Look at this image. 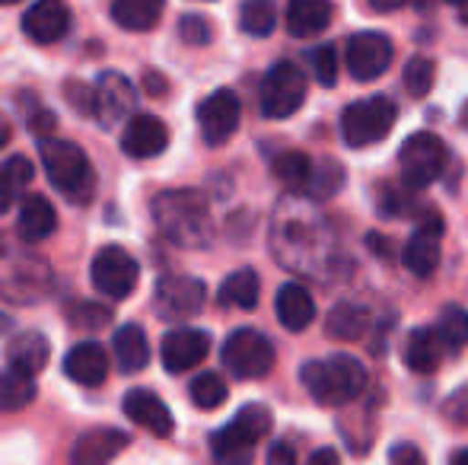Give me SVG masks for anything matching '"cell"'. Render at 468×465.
Segmentation results:
<instances>
[{
  "label": "cell",
  "instance_id": "obj_1",
  "mask_svg": "<svg viewBox=\"0 0 468 465\" xmlns=\"http://www.w3.org/2000/svg\"><path fill=\"white\" fill-rule=\"evenodd\" d=\"M150 214H154V224L160 227V233L179 248H204L214 233L210 205L204 192H195V188L160 192L150 201Z\"/></svg>",
  "mask_w": 468,
  "mask_h": 465
},
{
  "label": "cell",
  "instance_id": "obj_2",
  "mask_svg": "<svg viewBox=\"0 0 468 465\" xmlns=\"http://www.w3.org/2000/svg\"><path fill=\"white\" fill-rule=\"evenodd\" d=\"M38 160L45 166L48 182L70 201V205H90L96 198V169L90 163L87 150L74 141L61 137H38Z\"/></svg>",
  "mask_w": 468,
  "mask_h": 465
},
{
  "label": "cell",
  "instance_id": "obj_3",
  "mask_svg": "<svg viewBox=\"0 0 468 465\" xmlns=\"http://www.w3.org/2000/svg\"><path fill=\"white\" fill-rule=\"evenodd\" d=\"M51 293V268L23 242L0 236V297L16 306L38 303Z\"/></svg>",
  "mask_w": 468,
  "mask_h": 465
},
{
  "label": "cell",
  "instance_id": "obj_4",
  "mask_svg": "<svg viewBox=\"0 0 468 465\" xmlns=\"http://www.w3.org/2000/svg\"><path fill=\"white\" fill-rule=\"evenodd\" d=\"M300 383L313 402L338 408V405L354 402L367 389V366L357 357L332 354L322 360H306L300 370Z\"/></svg>",
  "mask_w": 468,
  "mask_h": 465
},
{
  "label": "cell",
  "instance_id": "obj_5",
  "mask_svg": "<svg viewBox=\"0 0 468 465\" xmlns=\"http://www.w3.org/2000/svg\"><path fill=\"white\" fill-rule=\"evenodd\" d=\"M271 428L274 417L265 405H242L233 421L210 437V453L220 462H249L252 460V449L271 434Z\"/></svg>",
  "mask_w": 468,
  "mask_h": 465
},
{
  "label": "cell",
  "instance_id": "obj_6",
  "mask_svg": "<svg viewBox=\"0 0 468 465\" xmlns=\"http://www.w3.org/2000/svg\"><path fill=\"white\" fill-rule=\"evenodd\" d=\"M446 163H450V147L431 131H414L399 147L401 185L408 192H420V188L433 185L446 173Z\"/></svg>",
  "mask_w": 468,
  "mask_h": 465
},
{
  "label": "cell",
  "instance_id": "obj_7",
  "mask_svg": "<svg viewBox=\"0 0 468 465\" xmlns=\"http://www.w3.org/2000/svg\"><path fill=\"white\" fill-rule=\"evenodd\" d=\"M399 122V109L388 96H370L357 100L341 112V141L351 150H364L386 141Z\"/></svg>",
  "mask_w": 468,
  "mask_h": 465
},
{
  "label": "cell",
  "instance_id": "obj_8",
  "mask_svg": "<svg viewBox=\"0 0 468 465\" xmlns=\"http://www.w3.org/2000/svg\"><path fill=\"white\" fill-rule=\"evenodd\" d=\"M274 344L259 329H236L220 348V360L233 379H265L274 370Z\"/></svg>",
  "mask_w": 468,
  "mask_h": 465
},
{
  "label": "cell",
  "instance_id": "obj_9",
  "mask_svg": "<svg viewBox=\"0 0 468 465\" xmlns=\"http://www.w3.org/2000/svg\"><path fill=\"white\" fill-rule=\"evenodd\" d=\"M261 115L265 118H290L306 102V77L293 61H278L261 80Z\"/></svg>",
  "mask_w": 468,
  "mask_h": 465
},
{
  "label": "cell",
  "instance_id": "obj_10",
  "mask_svg": "<svg viewBox=\"0 0 468 465\" xmlns=\"http://www.w3.org/2000/svg\"><path fill=\"white\" fill-rule=\"evenodd\" d=\"M90 280L102 297L109 300H128L141 280V265L137 259L122 246H105L96 252L90 265Z\"/></svg>",
  "mask_w": 468,
  "mask_h": 465
},
{
  "label": "cell",
  "instance_id": "obj_11",
  "mask_svg": "<svg viewBox=\"0 0 468 465\" xmlns=\"http://www.w3.org/2000/svg\"><path fill=\"white\" fill-rule=\"evenodd\" d=\"M207 303V287L201 278H191V274H166V278L156 280L154 291V310L163 322H182L191 319L204 310Z\"/></svg>",
  "mask_w": 468,
  "mask_h": 465
},
{
  "label": "cell",
  "instance_id": "obj_12",
  "mask_svg": "<svg viewBox=\"0 0 468 465\" xmlns=\"http://www.w3.org/2000/svg\"><path fill=\"white\" fill-rule=\"evenodd\" d=\"M395 61V45L382 32H354L347 38V74L360 83L379 80Z\"/></svg>",
  "mask_w": 468,
  "mask_h": 465
},
{
  "label": "cell",
  "instance_id": "obj_13",
  "mask_svg": "<svg viewBox=\"0 0 468 465\" xmlns=\"http://www.w3.org/2000/svg\"><path fill=\"white\" fill-rule=\"evenodd\" d=\"M137 109L134 83L118 70H102L93 83V118L102 128H115Z\"/></svg>",
  "mask_w": 468,
  "mask_h": 465
},
{
  "label": "cell",
  "instance_id": "obj_14",
  "mask_svg": "<svg viewBox=\"0 0 468 465\" xmlns=\"http://www.w3.org/2000/svg\"><path fill=\"white\" fill-rule=\"evenodd\" d=\"M242 122V102L233 90H217L197 106V128L207 147H223L229 137L239 131Z\"/></svg>",
  "mask_w": 468,
  "mask_h": 465
},
{
  "label": "cell",
  "instance_id": "obj_15",
  "mask_svg": "<svg viewBox=\"0 0 468 465\" xmlns=\"http://www.w3.org/2000/svg\"><path fill=\"white\" fill-rule=\"evenodd\" d=\"M440 236H443V217L440 214H424L418 230L401 248V265L414 274V278H431L440 265Z\"/></svg>",
  "mask_w": 468,
  "mask_h": 465
},
{
  "label": "cell",
  "instance_id": "obj_16",
  "mask_svg": "<svg viewBox=\"0 0 468 465\" xmlns=\"http://www.w3.org/2000/svg\"><path fill=\"white\" fill-rule=\"evenodd\" d=\"M23 32L36 45H55L70 32V6L64 0H36L23 13Z\"/></svg>",
  "mask_w": 468,
  "mask_h": 465
},
{
  "label": "cell",
  "instance_id": "obj_17",
  "mask_svg": "<svg viewBox=\"0 0 468 465\" xmlns=\"http://www.w3.org/2000/svg\"><path fill=\"white\" fill-rule=\"evenodd\" d=\"M169 147V128L156 115H128L122 131V153L131 160H154Z\"/></svg>",
  "mask_w": 468,
  "mask_h": 465
},
{
  "label": "cell",
  "instance_id": "obj_18",
  "mask_svg": "<svg viewBox=\"0 0 468 465\" xmlns=\"http://www.w3.org/2000/svg\"><path fill=\"white\" fill-rule=\"evenodd\" d=\"M122 411L131 424H137V428L154 437H173L176 430V417L169 411V405L150 389H131L122 402Z\"/></svg>",
  "mask_w": 468,
  "mask_h": 465
},
{
  "label": "cell",
  "instance_id": "obj_19",
  "mask_svg": "<svg viewBox=\"0 0 468 465\" xmlns=\"http://www.w3.org/2000/svg\"><path fill=\"white\" fill-rule=\"evenodd\" d=\"M210 354V335L204 329H173L163 335L160 360L169 373L195 370Z\"/></svg>",
  "mask_w": 468,
  "mask_h": 465
},
{
  "label": "cell",
  "instance_id": "obj_20",
  "mask_svg": "<svg viewBox=\"0 0 468 465\" xmlns=\"http://www.w3.org/2000/svg\"><path fill=\"white\" fill-rule=\"evenodd\" d=\"M131 443V437L118 428H93L87 434H80V440L70 449V462L74 465H105L112 462L118 453H124Z\"/></svg>",
  "mask_w": 468,
  "mask_h": 465
},
{
  "label": "cell",
  "instance_id": "obj_21",
  "mask_svg": "<svg viewBox=\"0 0 468 465\" xmlns=\"http://www.w3.org/2000/svg\"><path fill=\"white\" fill-rule=\"evenodd\" d=\"M64 373H68V379L90 386V389L102 386L105 376H109V354L99 342H80L64 357Z\"/></svg>",
  "mask_w": 468,
  "mask_h": 465
},
{
  "label": "cell",
  "instance_id": "obj_22",
  "mask_svg": "<svg viewBox=\"0 0 468 465\" xmlns=\"http://www.w3.org/2000/svg\"><path fill=\"white\" fill-rule=\"evenodd\" d=\"M274 312H278V322L287 332H306L315 322V300L306 287L290 280L274 297Z\"/></svg>",
  "mask_w": 468,
  "mask_h": 465
},
{
  "label": "cell",
  "instance_id": "obj_23",
  "mask_svg": "<svg viewBox=\"0 0 468 465\" xmlns=\"http://www.w3.org/2000/svg\"><path fill=\"white\" fill-rule=\"evenodd\" d=\"M58 230V211L45 195H26L16 217V233L23 242H42Z\"/></svg>",
  "mask_w": 468,
  "mask_h": 465
},
{
  "label": "cell",
  "instance_id": "obj_24",
  "mask_svg": "<svg viewBox=\"0 0 468 465\" xmlns=\"http://www.w3.org/2000/svg\"><path fill=\"white\" fill-rule=\"evenodd\" d=\"M332 0H290L287 4V32L293 38H313L332 26Z\"/></svg>",
  "mask_w": 468,
  "mask_h": 465
},
{
  "label": "cell",
  "instance_id": "obj_25",
  "mask_svg": "<svg viewBox=\"0 0 468 465\" xmlns=\"http://www.w3.org/2000/svg\"><path fill=\"white\" fill-rule=\"evenodd\" d=\"M48 360H51V344L42 332H23V335H16L6 344V364H10V370L38 376L48 366Z\"/></svg>",
  "mask_w": 468,
  "mask_h": 465
},
{
  "label": "cell",
  "instance_id": "obj_26",
  "mask_svg": "<svg viewBox=\"0 0 468 465\" xmlns=\"http://www.w3.org/2000/svg\"><path fill=\"white\" fill-rule=\"evenodd\" d=\"M166 0H112L109 13L122 29L128 32H150L163 19Z\"/></svg>",
  "mask_w": 468,
  "mask_h": 465
},
{
  "label": "cell",
  "instance_id": "obj_27",
  "mask_svg": "<svg viewBox=\"0 0 468 465\" xmlns=\"http://www.w3.org/2000/svg\"><path fill=\"white\" fill-rule=\"evenodd\" d=\"M115 360H118V370L122 373H141L144 366L150 364V342H147V332L141 329L137 322H128L115 332Z\"/></svg>",
  "mask_w": 468,
  "mask_h": 465
},
{
  "label": "cell",
  "instance_id": "obj_28",
  "mask_svg": "<svg viewBox=\"0 0 468 465\" xmlns=\"http://www.w3.org/2000/svg\"><path fill=\"white\" fill-rule=\"evenodd\" d=\"M443 342H440L437 329H414L405 342V364L414 373H433L443 360Z\"/></svg>",
  "mask_w": 468,
  "mask_h": 465
},
{
  "label": "cell",
  "instance_id": "obj_29",
  "mask_svg": "<svg viewBox=\"0 0 468 465\" xmlns=\"http://www.w3.org/2000/svg\"><path fill=\"white\" fill-rule=\"evenodd\" d=\"M325 332L335 342H360L370 332V312L357 303H338L325 316Z\"/></svg>",
  "mask_w": 468,
  "mask_h": 465
},
{
  "label": "cell",
  "instance_id": "obj_30",
  "mask_svg": "<svg viewBox=\"0 0 468 465\" xmlns=\"http://www.w3.org/2000/svg\"><path fill=\"white\" fill-rule=\"evenodd\" d=\"M261 297V280L252 268H239L233 271L227 280L220 284V293H217V303L220 306H236V310H255Z\"/></svg>",
  "mask_w": 468,
  "mask_h": 465
},
{
  "label": "cell",
  "instance_id": "obj_31",
  "mask_svg": "<svg viewBox=\"0 0 468 465\" xmlns=\"http://www.w3.org/2000/svg\"><path fill=\"white\" fill-rule=\"evenodd\" d=\"M345 179H347L345 166L328 156V160H322L319 166L309 169V179H306V185H303V188H306V195L313 201H328V198H335V195L341 192Z\"/></svg>",
  "mask_w": 468,
  "mask_h": 465
},
{
  "label": "cell",
  "instance_id": "obj_32",
  "mask_svg": "<svg viewBox=\"0 0 468 465\" xmlns=\"http://www.w3.org/2000/svg\"><path fill=\"white\" fill-rule=\"evenodd\" d=\"M278 26V4L274 0H242L239 29L252 38H268Z\"/></svg>",
  "mask_w": 468,
  "mask_h": 465
},
{
  "label": "cell",
  "instance_id": "obj_33",
  "mask_svg": "<svg viewBox=\"0 0 468 465\" xmlns=\"http://www.w3.org/2000/svg\"><path fill=\"white\" fill-rule=\"evenodd\" d=\"M36 398V379L29 373L4 370L0 373V411H23Z\"/></svg>",
  "mask_w": 468,
  "mask_h": 465
},
{
  "label": "cell",
  "instance_id": "obj_34",
  "mask_svg": "<svg viewBox=\"0 0 468 465\" xmlns=\"http://www.w3.org/2000/svg\"><path fill=\"white\" fill-rule=\"evenodd\" d=\"M229 389H227V379L220 376V373L207 370V373H197L195 379H191L188 386V398L197 405L201 411H214L220 408L223 402H227Z\"/></svg>",
  "mask_w": 468,
  "mask_h": 465
},
{
  "label": "cell",
  "instance_id": "obj_35",
  "mask_svg": "<svg viewBox=\"0 0 468 465\" xmlns=\"http://www.w3.org/2000/svg\"><path fill=\"white\" fill-rule=\"evenodd\" d=\"M433 329H437V335H440V342H443L446 351L450 354L463 351L468 344V312L463 310V306H446V310L440 312V319H437Z\"/></svg>",
  "mask_w": 468,
  "mask_h": 465
},
{
  "label": "cell",
  "instance_id": "obj_36",
  "mask_svg": "<svg viewBox=\"0 0 468 465\" xmlns=\"http://www.w3.org/2000/svg\"><path fill=\"white\" fill-rule=\"evenodd\" d=\"M309 169H313V160H309L303 150H287V153H278V156H274V163H271V173L290 188L306 185Z\"/></svg>",
  "mask_w": 468,
  "mask_h": 465
},
{
  "label": "cell",
  "instance_id": "obj_37",
  "mask_svg": "<svg viewBox=\"0 0 468 465\" xmlns=\"http://www.w3.org/2000/svg\"><path fill=\"white\" fill-rule=\"evenodd\" d=\"M401 80H405V90L408 96H414V100H424L427 93L433 90V83H437V64L431 61V58H411V61L405 64V74H401Z\"/></svg>",
  "mask_w": 468,
  "mask_h": 465
},
{
  "label": "cell",
  "instance_id": "obj_38",
  "mask_svg": "<svg viewBox=\"0 0 468 465\" xmlns=\"http://www.w3.org/2000/svg\"><path fill=\"white\" fill-rule=\"evenodd\" d=\"M19 106H23V118H26V124H29L32 131H36L38 137H48L51 131L58 128V118L55 112H51L48 106H45L38 96H32V93H19Z\"/></svg>",
  "mask_w": 468,
  "mask_h": 465
},
{
  "label": "cell",
  "instance_id": "obj_39",
  "mask_svg": "<svg viewBox=\"0 0 468 465\" xmlns=\"http://www.w3.org/2000/svg\"><path fill=\"white\" fill-rule=\"evenodd\" d=\"M306 61H309V68H313L315 80H319L325 90H332L335 83H338V51H335V45H319V48H309Z\"/></svg>",
  "mask_w": 468,
  "mask_h": 465
},
{
  "label": "cell",
  "instance_id": "obj_40",
  "mask_svg": "<svg viewBox=\"0 0 468 465\" xmlns=\"http://www.w3.org/2000/svg\"><path fill=\"white\" fill-rule=\"evenodd\" d=\"M68 319H70V325H77V329L96 332L112 322V310L102 303H77V306H70Z\"/></svg>",
  "mask_w": 468,
  "mask_h": 465
},
{
  "label": "cell",
  "instance_id": "obj_41",
  "mask_svg": "<svg viewBox=\"0 0 468 465\" xmlns=\"http://www.w3.org/2000/svg\"><path fill=\"white\" fill-rule=\"evenodd\" d=\"M179 38L186 45H207L214 38V32H210L207 19L197 16V13H188V16L179 19Z\"/></svg>",
  "mask_w": 468,
  "mask_h": 465
},
{
  "label": "cell",
  "instance_id": "obj_42",
  "mask_svg": "<svg viewBox=\"0 0 468 465\" xmlns=\"http://www.w3.org/2000/svg\"><path fill=\"white\" fill-rule=\"evenodd\" d=\"M64 96H68L70 109H74L77 115H93V87H90V83L68 80V87H64Z\"/></svg>",
  "mask_w": 468,
  "mask_h": 465
},
{
  "label": "cell",
  "instance_id": "obj_43",
  "mask_svg": "<svg viewBox=\"0 0 468 465\" xmlns=\"http://www.w3.org/2000/svg\"><path fill=\"white\" fill-rule=\"evenodd\" d=\"M4 173H6V179L13 182L16 195H23V188L32 182V163H29V156H23V153L10 156V160H6V166H4Z\"/></svg>",
  "mask_w": 468,
  "mask_h": 465
},
{
  "label": "cell",
  "instance_id": "obj_44",
  "mask_svg": "<svg viewBox=\"0 0 468 465\" xmlns=\"http://www.w3.org/2000/svg\"><path fill=\"white\" fill-rule=\"evenodd\" d=\"M443 415L450 417L452 424H459V428H468V386L452 392L450 402L443 405Z\"/></svg>",
  "mask_w": 468,
  "mask_h": 465
},
{
  "label": "cell",
  "instance_id": "obj_45",
  "mask_svg": "<svg viewBox=\"0 0 468 465\" xmlns=\"http://www.w3.org/2000/svg\"><path fill=\"white\" fill-rule=\"evenodd\" d=\"M388 460L399 465H424V453H420L418 447H411V443H405V447L388 449Z\"/></svg>",
  "mask_w": 468,
  "mask_h": 465
},
{
  "label": "cell",
  "instance_id": "obj_46",
  "mask_svg": "<svg viewBox=\"0 0 468 465\" xmlns=\"http://www.w3.org/2000/svg\"><path fill=\"white\" fill-rule=\"evenodd\" d=\"M268 462H271V465H293L296 462V449L287 447L283 440H278L271 449H268Z\"/></svg>",
  "mask_w": 468,
  "mask_h": 465
},
{
  "label": "cell",
  "instance_id": "obj_47",
  "mask_svg": "<svg viewBox=\"0 0 468 465\" xmlns=\"http://www.w3.org/2000/svg\"><path fill=\"white\" fill-rule=\"evenodd\" d=\"M16 188H13V182L6 179V173L0 169V214H6L13 207V201H16Z\"/></svg>",
  "mask_w": 468,
  "mask_h": 465
},
{
  "label": "cell",
  "instance_id": "obj_48",
  "mask_svg": "<svg viewBox=\"0 0 468 465\" xmlns=\"http://www.w3.org/2000/svg\"><path fill=\"white\" fill-rule=\"evenodd\" d=\"M367 4H370L376 13H392V10H399L405 0H367Z\"/></svg>",
  "mask_w": 468,
  "mask_h": 465
},
{
  "label": "cell",
  "instance_id": "obj_49",
  "mask_svg": "<svg viewBox=\"0 0 468 465\" xmlns=\"http://www.w3.org/2000/svg\"><path fill=\"white\" fill-rule=\"evenodd\" d=\"M10 137H13V128H10V122H6V115L0 112V150L10 143Z\"/></svg>",
  "mask_w": 468,
  "mask_h": 465
},
{
  "label": "cell",
  "instance_id": "obj_50",
  "mask_svg": "<svg viewBox=\"0 0 468 465\" xmlns=\"http://www.w3.org/2000/svg\"><path fill=\"white\" fill-rule=\"evenodd\" d=\"M309 460H313L315 465H319V462H338V453H335V449H315Z\"/></svg>",
  "mask_w": 468,
  "mask_h": 465
},
{
  "label": "cell",
  "instance_id": "obj_51",
  "mask_svg": "<svg viewBox=\"0 0 468 465\" xmlns=\"http://www.w3.org/2000/svg\"><path fill=\"white\" fill-rule=\"evenodd\" d=\"M10 329H13V316H6V312L0 310V335H6Z\"/></svg>",
  "mask_w": 468,
  "mask_h": 465
},
{
  "label": "cell",
  "instance_id": "obj_52",
  "mask_svg": "<svg viewBox=\"0 0 468 465\" xmlns=\"http://www.w3.org/2000/svg\"><path fill=\"white\" fill-rule=\"evenodd\" d=\"M452 462H456V465H468V449H459V453H452Z\"/></svg>",
  "mask_w": 468,
  "mask_h": 465
},
{
  "label": "cell",
  "instance_id": "obj_53",
  "mask_svg": "<svg viewBox=\"0 0 468 465\" xmlns=\"http://www.w3.org/2000/svg\"><path fill=\"white\" fill-rule=\"evenodd\" d=\"M459 19H463V23L468 26V0H463V4H459Z\"/></svg>",
  "mask_w": 468,
  "mask_h": 465
},
{
  "label": "cell",
  "instance_id": "obj_54",
  "mask_svg": "<svg viewBox=\"0 0 468 465\" xmlns=\"http://www.w3.org/2000/svg\"><path fill=\"white\" fill-rule=\"evenodd\" d=\"M414 4H418V10H427V6H431L433 0H414Z\"/></svg>",
  "mask_w": 468,
  "mask_h": 465
},
{
  "label": "cell",
  "instance_id": "obj_55",
  "mask_svg": "<svg viewBox=\"0 0 468 465\" xmlns=\"http://www.w3.org/2000/svg\"><path fill=\"white\" fill-rule=\"evenodd\" d=\"M463 124L468 128V102H465V109H463Z\"/></svg>",
  "mask_w": 468,
  "mask_h": 465
},
{
  "label": "cell",
  "instance_id": "obj_56",
  "mask_svg": "<svg viewBox=\"0 0 468 465\" xmlns=\"http://www.w3.org/2000/svg\"><path fill=\"white\" fill-rule=\"evenodd\" d=\"M0 4H19V0H0Z\"/></svg>",
  "mask_w": 468,
  "mask_h": 465
},
{
  "label": "cell",
  "instance_id": "obj_57",
  "mask_svg": "<svg viewBox=\"0 0 468 465\" xmlns=\"http://www.w3.org/2000/svg\"><path fill=\"white\" fill-rule=\"evenodd\" d=\"M450 4H456V6H459V4H463V0H450Z\"/></svg>",
  "mask_w": 468,
  "mask_h": 465
}]
</instances>
